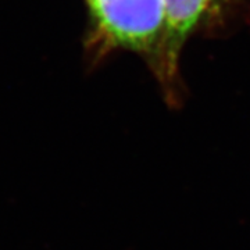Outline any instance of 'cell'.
I'll use <instances>...</instances> for the list:
<instances>
[{
	"label": "cell",
	"instance_id": "cell-1",
	"mask_svg": "<svg viewBox=\"0 0 250 250\" xmlns=\"http://www.w3.org/2000/svg\"><path fill=\"white\" fill-rule=\"evenodd\" d=\"M92 21L90 47L100 54L131 50L153 62L166 28L164 0H85Z\"/></svg>",
	"mask_w": 250,
	"mask_h": 250
},
{
	"label": "cell",
	"instance_id": "cell-2",
	"mask_svg": "<svg viewBox=\"0 0 250 250\" xmlns=\"http://www.w3.org/2000/svg\"><path fill=\"white\" fill-rule=\"evenodd\" d=\"M214 3L215 0H164L166 28L152 62L156 75L164 86L171 88L177 83L184 46Z\"/></svg>",
	"mask_w": 250,
	"mask_h": 250
}]
</instances>
